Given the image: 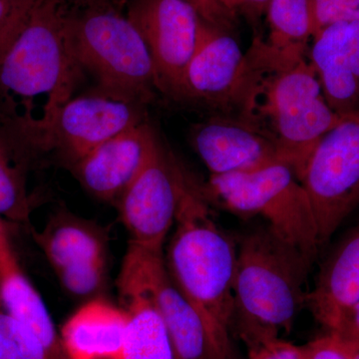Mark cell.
Returning a JSON list of instances; mask_svg holds the SVG:
<instances>
[{
  "label": "cell",
  "instance_id": "6da1fadb",
  "mask_svg": "<svg viewBox=\"0 0 359 359\" xmlns=\"http://www.w3.org/2000/svg\"><path fill=\"white\" fill-rule=\"evenodd\" d=\"M231 107L276 142L301 181L318 142L346 117L328 105L309 54L278 50L261 34L245 53Z\"/></svg>",
  "mask_w": 359,
  "mask_h": 359
},
{
  "label": "cell",
  "instance_id": "7a4b0ae2",
  "mask_svg": "<svg viewBox=\"0 0 359 359\" xmlns=\"http://www.w3.org/2000/svg\"><path fill=\"white\" fill-rule=\"evenodd\" d=\"M70 11L67 0H37L0 59V116L28 148L80 79L68 41Z\"/></svg>",
  "mask_w": 359,
  "mask_h": 359
},
{
  "label": "cell",
  "instance_id": "3957f363",
  "mask_svg": "<svg viewBox=\"0 0 359 359\" xmlns=\"http://www.w3.org/2000/svg\"><path fill=\"white\" fill-rule=\"evenodd\" d=\"M165 266L197 311L224 359H235L231 341L238 244L217 221L200 184L191 177L180 202Z\"/></svg>",
  "mask_w": 359,
  "mask_h": 359
},
{
  "label": "cell",
  "instance_id": "277c9868",
  "mask_svg": "<svg viewBox=\"0 0 359 359\" xmlns=\"http://www.w3.org/2000/svg\"><path fill=\"white\" fill-rule=\"evenodd\" d=\"M313 262L266 224L243 236L233 278V323L250 349L289 332L308 302Z\"/></svg>",
  "mask_w": 359,
  "mask_h": 359
},
{
  "label": "cell",
  "instance_id": "5b68a950",
  "mask_svg": "<svg viewBox=\"0 0 359 359\" xmlns=\"http://www.w3.org/2000/svg\"><path fill=\"white\" fill-rule=\"evenodd\" d=\"M67 36L78 65L98 80L99 92L145 105L159 91L145 40L116 7L71 8Z\"/></svg>",
  "mask_w": 359,
  "mask_h": 359
},
{
  "label": "cell",
  "instance_id": "8992f818",
  "mask_svg": "<svg viewBox=\"0 0 359 359\" xmlns=\"http://www.w3.org/2000/svg\"><path fill=\"white\" fill-rule=\"evenodd\" d=\"M210 205L241 219L261 217L278 237L314 262L321 245L311 200L289 165L250 173L211 176L200 185Z\"/></svg>",
  "mask_w": 359,
  "mask_h": 359
},
{
  "label": "cell",
  "instance_id": "52a82bcc",
  "mask_svg": "<svg viewBox=\"0 0 359 359\" xmlns=\"http://www.w3.org/2000/svg\"><path fill=\"white\" fill-rule=\"evenodd\" d=\"M321 247L359 205V110L318 142L302 176Z\"/></svg>",
  "mask_w": 359,
  "mask_h": 359
},
{
  "label": "cell",
  "instance_id": "ba28073f",
  "mask_svg": "<svg viewBox=\"0 0 359 359\" xmlns=\"http://www.w3.org/2000/svg\"><path fill=\"white\" fill-rule=\"evenodd\" d=\"M190 178L157 134L145 164L117 203L131 244L163 252Z\"/></svg>",
  "mask_w": 359,
  "mask_h": 359
},
{
  "label": "cell",
  "instance_id": "9c48e42d",
  "mask_svg": "<svg viewBox=\"0 0 359 359\" xmlns=\"http://www.w3.org/2000/svg\"><path fill=\"white\" fill-rule=\"evenodd\" d=\"M142 104L96 92L71 98L33 140V151L55 150L72 164L106 141L145 122Z\"/></svg>",
  "mask_w": 359,
  "mask_h": 359
},
{
  "label": "cell",
  "instance_id": "30bf717a",
  "mask_svg": "<svg viewBox=\"0 0 359 359\" xmlns=\"http://www.w3.org/2000/svg\"><path fill=\"white\" fill-rule=\"evenodd\" d=\"M126 16L150 50L158 89L177 98L197 49L202 20L185 0H130Z\"/></svg>",
  "mask_w": 359,
  "mask_h": 359
},
{
  "label": "cell",
  "instance_id": "8fae6325",
  "mask_svg": "<svg viewBox=\"0 0 359 359\" xmlns=\"http://www.w3.org/2000/svg\"><path fill=\"white\" fill-rule=\"evenodd\" d=\"M163 255L129 243L121 269L154 295L175 359H224L199 313L172 282Z\"/></svg>",
  "mask_w": 359,
  "mask_h": 359
},
{
  "label": "cell",
  "instance_id": "7c38bea8",
  "mask_svg": "<svg viewBox=\"0 0 359 359\" xmlns=\"http://www.w3.org/2000/svg\"><path fill=\"white\" fill-rule=\"evenodd\" d=\"M192 145L211 176L250 173L285 164L276 142L238 115L201 123L194 129Z\"/></svg>",
  "mask_w": 359,
  "mask_h": 359
},
{
  "label": "cell",
  "instance_id": "4fadbf2b",
  "mask_svg": "<svg viewBox=\"0 0 359 359\" xmlns=\"http://www.w3.org/2000/svg\"><path fill=\"white\" fill-rule=\"evenodd\" d=\"M244 60L245 53L231 32L202 20L197 49L177 98L231 107Z\"/></svg>",
  "mask_w": 359,
  "mask_h": 359
},
{
  "label": "cell",
  "instance_id": "5bb4252c",
  "mask_svg": "<svg viewBox=\"0 0 359 359\" xmlns=\"http://www.w3.org/2000/svg\"><path fill=\"white\" fill-rule=\"evenodd\" d=\"M156 136L143 122L106 141L73 165L80 183L94 197L118 203L145 164Z\"/></svg>",
  "mask_w": 359,
  "mask_h": 359
},
{
  "label": "cell",
  "instance_id": "9a60e30c",
  "mask_svg": "<svg viewBox=\"0 0 359 359\" xmlns=\"http://www.w3.org/2000/svg\"><path fill=\"white\" fill-rule=\"evenodd\" d=\"M311 41L309 60L328 105L353 114L359 110V21L330 26Z\"/></svg>",
  "mask_w": 359,
  "mask_h": 359
},
{
  "label": "cell",
  "instance_id": "2e32d148",
  "mask_svg": "<svg viewBox=\"0 0 359 359\" xmlns=\"http://www.w3.org/2000/svg\"><path fill=\"white\" fill-rule=\"evenodd\" d=\"M358 299L359 222L323 262L306 306L328 332H334Z\"/></svg>",
  "mask_w": 359,
  "mask_h": 359
},
{
  "label": "cell",
  "instance_id": "e0dca14e",
  "mask_svg": "<svg viewBox=\"0 0 359 359\" xmlns=\"http://www.w3.org/2000/svg\"><path fill=\"white\" fill-rule=\"evenodd\" d=\"M127 323L124 309L103 299L87 302L61 328L65 358L124 359Z\"/></svg>",
  "mask_w": 359,
  "mask_h": 359
},
{
  "label": "cell",
  "instance_id": "ac0fdd59",
  "mask_svg": "<svg viewBox=\"0 0 359 359\" xmlns=\"http://www.w3.org/2000/svg\"><path fill=\"white\" fill-rule=\"evenodd\" d=\"M118 289L128 316L124 359H175L166 325L150 290L122 269Z\"/></svg>",
  "mask_w": 359,
  "mask_h": 359
},
{
  "label": "cell",
  "instance_id": "d6986e66",
  "mask_svg": "<svg viewBox=\"0 0 359 359\" xmlns=\"http://www.w3.org/2000/svg\"><path fill=\"white\" fill-rule=\"evenodd\" d=\"M0 306L27 327L54 359H66L50 313L13 249L0 256Z\"/></svg>",
  "mask_w": 359,
  "mask_h": 359
},
{
  "label": "cell",
  "instance_id": "ffe728a7",
  "mask_svg": "<svg viewBox=\"0 0 359 359\" xmlns=\"http://www.w3.org/2000/svg\"><path fill=\"white\" fill-rule=\"evenodd\" d=\"M54 271L70 264L107 257V238L102 229L67 212H57L35 233Z\"/></svg>",
  "mask_w": 359,
  "mask_h": 359
},
{
  "label": "cell",
  "instance_id": "44dd1931",
  "mask_svg": "<svg viewBox=\"0 0 359 359\" xmlns=\"http://www.w3.org/2000/svg\"><path fill=\"white\" fill-rule=\"evenodd\" d=\"M29 149L0 116V218L25 223L30 216L25 156Z\"/></svg>",
  "mask_w": 359,
  "mask_h": 359
},
{
  "label": "cell",
  "instance_id": "7402d4cb",
  "mask_svg": "<svg viewBox=\"0 0 359 359\" xmlns=\"http://www.w3.org/2000/svg\"><path fill=\"white\" fill-rule=\"evenodd\" d=\"M266 41L278 50L306 55L313 40L309 0H271Z\"/></svg>",
  "mask_w": 359,
  "mask_h": 359
},
{
  "label": "cell",
  "instance_id": "603a6c76",
  "mask_svg": "<svg viewBox=\"0 0 359 359\" xmlns=\"http://www.w3.org/2000/svg\"><path fill=\"white\" fill-rule=\"evenodd\" d=\"M0 359H54L41 341L0 306Z\"/></svg>",
  "mask_w": 359,
  "mask_h": 359
},
{
  "label": "cell",
  "instance_id": "cb8c5ba5",
  "mask_svg": "<svg viewBox=\"0 0 359 359\" xmlns=\"http://www.w3.org/2000/svg\"><path fill=\"white\" fill-rule=\"evenodd\" d=\"M63 287L75 297H86L102 289L107 273V257L70 264L55 271Z\"/></svg>",
  "mask_w": 359,
  "mask_h": 359
},
{
  "label": "cell",
  "instance_id": "d4e9b609",
  "mask_svg": "<svg viewBox=\"0 0 359 359\" xmlns=\"http://www.w3.org/2000/svg\"><path fill=\"white\" fill-rule=\"evenodd\" d=\"M313 39L330 26L359 21V0H309Z\"/></svg>",
  "mask_w": 359,
  "mask_h": 359
},
{
  "label": "cell",
  "instance_id": "484cf974",
  "mask_svg": "<svg viewBox=\"0 0 359 359\" xmlns=\"http://www.w3.org/2000/svg\"><path fill=\"white\" fill-rule=\"evenodd\" d=\"M37 0H0V59L13 43Z\"/></svg>",
  "mask_w": 359,
  "mask_h": 359
},
{
  "label": "cell",
  "instance_id": "4316f807",
  "mask_svg": "<svg viewBox=\"0 0 359 359\" xmlns=\"http://www.w3.org/2000/svg\"><path fill=\"white\" fill-rule=\"evenodd\" d=\"M195 9L201 20L207 25L223 29L224 32H233L237 18L231 15L218 0H185Z\"/></svg>",
  "mask_w": 359,
  "mask_h": 359
},
{
  "label": "cell",
  "instance_id": "83f0119b",
  "mask_svg": "<svg viewBox=\"0 0 359 359\" xmlns=\"http://www.w3.org/2000/svg\"><path fill=\"white\" fill-rule=\"evenodd\" d=\"M249 351V359H304L302 346L280 339L269 340Z\"/></svg>",
  "mask_w": 359,
  "mask_h": 359
},
{
  "label": "cell",
  "instance_id": "f1b7e54d",
  "mask_svg": "<svg viewBox=\"0 0 359 359\" xmlns=\"http://www.w3.org/2000/svg\"><path fill=\"white\" fill-rule=\"evenodd\" d=\"M304 359H348L334 334H327L302 346Z\"/></svg>",
  "mask_w": 359,
  "mask_h": 359
},
{
  "label": "cell",
  "instance_id": "f546056e",
  "mask_svg": "<svg viewBox=\"0 0 359 359\" xmlns=\"http://www.w3.org/2000/svg\"><path fill=\"white\" fill-rule=\"evenodd\" d=\"M269 1L271 0H241L238 14L244 15L254 29H257L262 18L266 14Z\"/></svg>",
  "mask_w": 359,
  "mask_h": 359
},
{
  "label": "cell",
  "instance_id": "4dcf8cb0",
  "mask_svg": "<svg viewBox=\"0 0 359 359\" xmlns=\"http://www.w3.org/2000/svg\"><path fill=\"white\" fill-rule=\"evenodd\" d=\"M330 334L344 339H359V299L353 308L349 309L339 328Z\"/></svg>",
  "mask_w": 359,
  "mask_h": 359
},
{
  "label": "cell",
  "instance_id": "1f68e13d",
  "mask_svg": "<svg viewBox=\"0 0 359 359\" xmlns=\"http://www.w3.org/2000/svg\"><path fill=\"white\" fill-rule=\"evenodd\" d=\"M334 337L339 340L340 346L348 359H359V339H344V337H337V335Z\"/></svg>",
  "mask_w": 359,
  "mask_h": 359
},
{
  "label": "cell",
  "instance_id": "d6a6232c",
  "mask_svg": "<svg viewBox=\"0 0 359 359\" xmlns=\"http://www.w3.org/2000/svg\"><path fill=\"white\" fill-rule=\"evenodd\" d=\"M75 8H96V7H116L118 0H71Z\"/></svg>",
  "mask_w": 359,
  "mask_h": 359
},
{
  "label": "cell",
  "instance_id": "836d02e7",
  "mask_svg": "<svg viewBox=\"0 0 359 359\" xmlns=\"http://www.w3.org/2000/svg\"><path fill=\"white\" fill-rule=\"evenodd\" d=\"M11 241H9V233L7 231L6 221L0 218V256L11 250Z\"/></svg>",
  "mask_w": 359,
  "mask_h": 359
},
{
  "label": "cell",
  "instance_id": "e575fe53",
  "mask_svg": "<svg viewBox=\"0 0 359 359\" xmlns=\"http://www.w3.org/2000/svg\"><path fill=\"white\" fill-rule=\"evenodd\" d=\"M218 1L231 15L235 16L236 18H238L241 0H218Z\"/></svg>",
  "mask_w": 359,
  "mask_h": 359
}]
</instances>
